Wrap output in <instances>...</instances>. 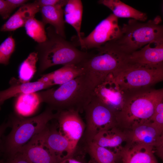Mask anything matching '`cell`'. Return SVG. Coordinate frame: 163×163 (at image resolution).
I'll return each instance as SVG.
<instances>
[{
	"mask_svg": "<svg viewBox=\"0 0 163 163\" xmlns=\"http://www.w3.org/2000/svg\"><path fill=\"white\" fill-rule=\"evenodd\" d=\"M94 87L84 74L56 88H48L37 92L41 103L57 111L74 110L84 111L93 96Z\"/></svg>",
	"mask_w": 163,
	"mask_h": 163,
	"instance_id": "1",
	"label": "cell"
},
{
	"mask_svg": "<svg viewBox=\"0 0 163 163\" xmlns=\"http://www.w3.org/2000/svg\"><path fill=\"white\" fill-rule=\"evenodd\" d=\"M47 38L36 47L39 61L38 74L54 66L69 64L79 65L93 54L80 50L72 43L57 34L50 26L47 29Z\"/></svg>",
	"mask_w": 163,
	"mask_h": 163,
	"instance_id": "2",
	"label": "cell"
},
{
	"mask_svg": "<svg viewBox=\"0 0 163 163\" xmlns=\"http://www.w3.org/2000/svg\"><path fill=\"white\" fill-rule=\"evenodd\" d=\"M163 97V88L136 91L126 95L123 106L116 114L117 126L123 130L151 121L156 107Z\"/></svg>",
	"mask_w": 163,
	"mask_h": 163,
	"instance_id": "3",
	"label": "cell"
},
{
	"mask_svg": "<svg viewBox=\"0 0 163 163\" xmlns=\"http://www.w3.org/2000/svg\"><path fill=\"white\" fill-rule=\"evenodd\" d=\"M96 49L97 53L81 65L94 88L108 75L115 74L128 61L129 54L116 40Z\"/></svg>",
	"mask_w": 163,
	"mask_h": 163,
	"instance_id": "4",
	"label": "cell"
},
{
	"mask_svg": "<svg viewBox=\"0 0 163 163\" xmlns=\"http://www.w3.org/2000/svg\"><path fill=\"white\" fill-rule=\"evenodd\" d=\"M53 110L48 107L33 117L25 118L18 114L12 117V129L6 137L4 147L8 158L19 152L34 136L45 129L50 120L56 119V113H54Z\"/></svg>",
	"mask_w": 163,
	"mask_h": 163,
	"instance_id": "5",
	"label": "cell"
},
{
	"mask_svg": "<svg viewBox=\"0 0 163 163\" xmlns=\"http://www.w3.org/2000/svg\"><path fill=\"white\" fill-rule=\"evenodd\" d=\"M113 75L126 94L132 92L163 81V62L148 64L128 61Z\"/></svg>",
	"mask_w": 163,
	"mask_h": 163,
	"instance_id": "6",
	"label": "cell"
},
{
	"mask_svg": "<svg viewBox=\"0 0 163 163\" xmlns=\"http://www.w3.org/2000/svg\"><path fill=\"white\" fill-rule=\"evenodd\" d=\"M159 16L145 23L131 19L123 24L122 34L116 40L130 54L153 41L163 40V24Z\"/></svg>",
	"mask_w": 163,
	"mask_h": 163,
	"instance_id": "7",
	"label": "cell"
},
{
	"mask_svg": "<svg viewBox=\"0 0 163 163\" xmlns=\"http://www.w3.org/2000/svg\"><path fill=\"white\" fill-rule=\"evenodd\" d=\"M84 112L85 129L82 138L86 144L100 132L117 126L116 113L94 95Z\"/></svg>",
	"mask_w": 163,
	"mask_h": 163,
	"instance_id": "8",
	"label": "cell"
},
{
	"mask_svg": "<svg viewBox=\"0 0 163 163\" xmlns=\"http://www.w3.org/2000/svg\"><path fill=\"white\" fill-rule=\"evenodd\" d=\"M121 34L118 18L111 14L101 21L88 35L83 37L81 41L75 45L80 46L83 50L97 49L107 43L118 40Z\"/></svg>",
	"mask_w": 163,
	"mask_h": 163,
	"instance_id": "9",
	"label": "cell"
},
{
	"mask_svg": "<svg viewBox=\"0 0 163 163\" xmlns=\"http://www.w3.org/2000/svg\"><path fill=\"white\" fill-rule=\"evenodd\" d=\"M56 119L58 121L59 131L70 142L75 151L85 129V123L78 111L64 110L57 111Z\"/></svg>",
	"mask_w": 163,
	"mask_h": 163,
	"instance_id": "10",
	"label": "cell"
},
{
	"mask_svg": "<svg viewBox=\"0 0 163 163\" xmlns=\"http://www.w3.org/2000/svg\"><path fill=\"white\" fill-rule=\"evenodd\" d=\"M112 74L108 75L94 88L93 95L116 114L122 108L126 95Z\"/></svg>",
	"mask_w": 163,
	"mask_h": 163,
	"instance_id": "11",
	"label": "cell"
},
{
	"mask_svg": "<svg viewBox=\"0 0 163 163\" xmlns=\"http://www.w3.org/2000/svg\"><path fill=\"white\" fill-rule=\"evenodd\" d=\"M125 131L126 145H142L154 148L158 141L163 129L149 121L136 125Z\"/></svg>",
	"mask_w": 163,
	"mask_h": 163,
	"instance_id": "12",
	"label": "cell"
},
{
	"mask_svg": "<svg viewBox=\"0 0 163 163\" xmlns=\"http://www.w3.org/2000/svg\"><path fill=\"white\" fill-rule=\"evenodd\" d=\"M45 129L34 136L19 152L22 153L30 163H59L51 153L46 142Z\"/></svg>",
	"mask_w": 163,
	"mask_h": 163,
	"instance_id": "13",
	"label": "cell"
},
{
	"mask_svg": "<svg viewBox=\"0 0 163 163\" xmlns=\"http://www.w3.org/2000/svg\"><path fill=\"white\" fill-rule=\"evenodd\" d=\"M46 142L52 154L60 162L71 157L74 151L69 140L58 130L56 126L45 129Z\"/></svg>",
	"mask_w": 163,
	"mask_h": 163,
	"instance_id": "14",
	"label": "cell"
},
{
	"mask_svg": "<svg viewBox=\"0 0 163 163\" xmlns=\"http://www.w3.org/2000/svg\"><path fill=\"white\" fill-rule=\"evenodd\" d=\"M118 153L121 163H158L151 146L125 145Z\"/></svg>",
	"mask_w": 163,
	"mask_h": 163,
	"instance_id": "15",
	"label": "cell"
},
{
	"mask_svg": "<svg viewBox=\"0 0 163 163\" xmlns=\"http://www.w3.org/2000/svg\"><path fill=\"white\" fill-rule=\"evenodd\" d=\"M128 59L129 62L143 63L163 62V40L150 43L129 54Z\"/></svg>",
	"mask_w": 163,
	"mask_h": 163,
	"instance_id": "16",
	"label": "cell"
},
{
	"mask_svg": "<svg viewBox=\"0 0 163 163\" xmlns=\"http://www.w3.org/2000/svg\"><path fill=\"white\" fill-rule=\"evenodd\" d=\"M85 74L81 65H67L50 73L41 75L37 80L42 82L49 84L52 86L61 85Z\"/></svg>",
	"mask_w": 163,
	"mask_h": 163,
	"instance_id": "17",
	"label": "cell"
},
{
	"mask_svg": "<svg viewBox=\"0 0 163 163\" xmlns=\"http://www.w3.org/2000/svg\"><path fill=\"white\" fill-rule=\"evenodd\" d=\"M40 10V7L34 1L31 3L25 4L20 7L2 26V31H14L24 26L29 19L34 18Z\"/></svg>",
	"mask_w": 163,
	"mask_h": 163,
	"instance_id": "18",
	"label": "cell"
},
{
	"mask_svg": "<svg viewBox=\"0 0 163 163\" xmlns=\"http://www.w3.org/2000/svg\"><path fill=\"white\" fill-rule=\"evenodd\" d=\"M11 82L10 86L0 92V104L1 105L6 100L19 95L37 92L52 87L50 84L37 80L32 82L21 83L18 81Z\"/></svg>",
	"mask_w": 163,
	"mask_h": 163,
	"instance_id": "19",
	"label": "cell"
},
{
	"mask_svg": "<svg viewBox=\"0 0 163 163\" xmlns=\"http://www.w3.org/2000/svg\"><path fill=\"white\" fill-rule=\"evenodd\" d=\"M126 138L125 131L116 126L100 132L92 141L101 147L113 148L117 152L123 147L122 144L125 142Z\"/></svg>",
	"mask_w": 163,
	"mask_h": 163,
	"instance_id": "20",
	"label": "cell"
},
{
	"mask_svg": "<svg viewBox=\"0 0 163 163\" xmlns=\"http://www.w3.org/2000/svg\"><path fill=\"white\" fill-rule=\"evenodd\" d=\"M63 7L60 5L43 6L40 8V11L44 24H50L57 34L66 39Z\"/></svg>",
	"mask_w": 163,
	"mask_h": 163,
	"instance_id": "21",
	"label": "cell"
},
{
	"mask_svg": "<svg viewBox=\"0 0 163 163\" xmlns=\"http://www.w3.org/2000/svg\"><path fill=\"white\" fill-rule=\"evenodd\" d=\"M98 3L109 8L117 17L129 18L144 21L147 18L146 14L140 11L119 0H100Z\"/></svg>",
	"mask_w": 163,
	"mask_h": 163,
	"instance_id": "22",
	"label": "cell"
},
{
	"mask_svg": "<svg viewBox=\"0 0 163 163\" xmlns=\"http://www.w3.org/2000/svg\"><path fill=\"white\" fill-rule=\"evenodd\" d=\"M65 22L72 26L77 34L76 44L80 42L83 37L81 29L83 13V5L80 0H68L64 10Z\"/></svg>",
	"mask_w": 163,
	"mask_h": 163,
	"instance_id": "23",
	"label": "cell"
},
{
	"mask_svg": "<svg viewBox=\"0 0 163 163\" xmlns=\"http://www.w3.org/2000/svg\"><path fill=\"white\" fill-rule=\"evenodd\" d=\"M41 103L37 92L22 94L17 97L14 108L18 114L28 117L35 113Z\"/></svg>",
	"mask_w": 163,
	"mask_h": 163,
	"instance_id": "24",
	"label": "cell"
},
{
	"mask_svg": "<svg viewBox=\"0 0 163 163\" xmlns=\"http://www.w3.org/2000/svg\"><path fill=\"white\" fill-rule=\"evenodd\" d=\"M86 145L87 152L93 163H117L119 159L118 152L99 146L92 141Z\"/></svg>",
	"mask_w": 163,
	"mask_h": 163,
	"instance_id": "25",
	"label": "cell"
},
{
	"mask_svg": "<svg viewBox=\"0 0 163 163\" xmlns=\"http://www.w3.org/2000/svg\"><path fill=\"white\" fill-rule=\"evenodd\" d=\"M38 59L37 53L33 52L21 63L18 69L19 82L21 83L30 82L37 71L36 64Z\"/></svg>",
	"mask_w": 163,
	"mask_h": 163,
	"instance_id": "26",
	"label": "cell"
},
{
	"mask_svg": "<svg viewBox=\"0 0 163 163\" xmlns=\"http://www.w3.org/2000/svg\"><path fill=\"white\" fill-rule=\"evenodd\" d=\"M45 26L42 21L33 18L26 22L24 27L27 35L38 43H40L44 42L47 38Z\"/></svg>",
	"mask_w": 163,
	"mask_h": 163,
	"instance_id": "27",
	"label": "cell"
},
{
	"mask_svg": "<svg viewBox=\"0 0 163 163\" xmlns=\"http://www.w3.org/2000/svg\"><path fill=\"white\" fill-rule=\"evenodd\" d=\"M15 42L12 36L7 38L0 45V63L7 65L15 48Z\"/></svg>",
	"mask_w": 163,
	"mask_h": 163,
	"instance_id": "28",
	"label": "cell"
},
{
	"mask_svg": "<svg viewBox=\"0 0 163 163\" xmlns=\"http://www.w3.org/2000/svg\"><path fill=\"white\" fill-rule=\"evenodd\" d=\"M151 121L163 129V97L157 104Z\"/></svg>",
	"mask_w": 163,
	"mask_h": 163,
	"instance_id": "29",
	"label": "cell"
},
{
	"mask_svg": "<svg viewBox=\"0 0 163 163\" xmlns=\"http://www.w3.org/2000/svg\"><path fill=\"white\" fill-rule=\"evenodd\" d=\"M40 7L49 6L60 5L65 6L67 3V0H39L35 1Z\"/></svg>",
	"mask_w": 163,
	"mask_h": 163,
	"instance_id": "30",
	"label": "cell"
},
{
	"mask_svg": "<svg viewBox=\"0 0 163 163\" xmlns=\"http://www.w3.org/2000/svg\"><path fill=\"white\" fill-rule=\"evenodd\" d=\"M13 11L6 0H0V14L3 19L8 18Z\"/></svg>",
	"mask_w": 163,
	"mask_h": 163,
	"instance_id": "31",
	"label": "cell"
},
{
	"mask_svg": "<svg viewBox=\"0 0 163 163\" xmlns=\"http://www.w3.org/2000/svg\"><path fill=\"white\" fill-rule=\"evenodd\" d=\"M5 163H30L25 156L19 152L14 156L9 158L7 161Z\"/></svg>",
	"mask_w": 163,
	"mask_h": 163,
	"instance_id": "32",
	"label": "cell"
},
{
	"mask_svg": "<svg viewBox=\"0 0 163 163\" xmlns=\"http://www.w3.org/2000/svg\"><path fill=\"white\" fill-rule=\"evenodd\" d=\"M154 153L160 158L163 163V131L158 141L153 148Z\"/></svg>",
	"mask_w": 163,
	"mask_h": 163,
	"instance_id": "33",
	"label": "cell"
},
{
	"mask_svg": "<svg viewBox=\"0 0 163 163\" xmlns=\"http://www.w3.org/2000/svg\"><path fill=\"white\" fill-rule=\"evenodd\" d=\"M7 2L13 10L16 8L21 6L27 2L26 0H6Z\"/></svg>",
	"mask_w": 163,
	"mask_h": 163,
	"instance_id": "34",
	"label": "cell"
},
{
	"mask_svg": "<svg viewBox=\"0 0 163 163\" xmlns=\"http://www.w3.org/2000/svg\"><path fill=\"white\" fill-rule=\"evenodd\" d=\"M59 163H82L72 157L69 158L61 161Z\"/></svg>",
	"mask_w": 163,
	"mask_h": 163,
	"instance_id": "35",
	"label": "cell"
}]
</instances>
